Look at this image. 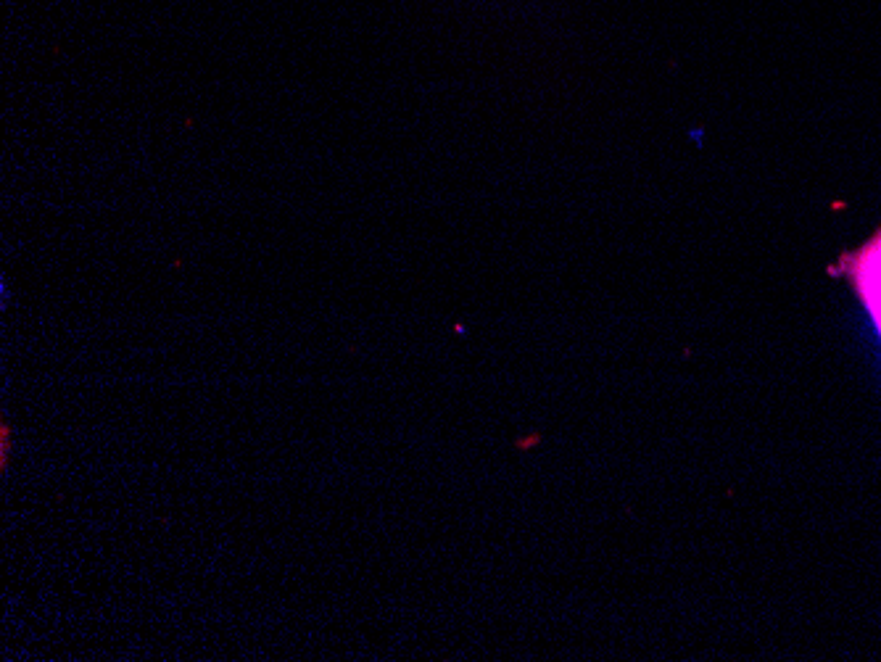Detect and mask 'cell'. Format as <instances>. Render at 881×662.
<instances>
[{"mask_svg": "<svg viewBox=\"0 0 881 662\" xmlns=\"http://www.w3.org/2000/svg\"><path fill=\"white\" fill-rule=\"evenodd\" d=\"M842 267H845L852 288L863 299V304H866L868 314H871V320H874L876 330L881 335V230L866 246H860L858 251L847 254Z\"/></svg>", "mask_w": 881, "mask_h": 662, "instance_id": "obj_1", "label": "cell"}]
</instances>
